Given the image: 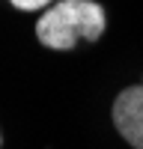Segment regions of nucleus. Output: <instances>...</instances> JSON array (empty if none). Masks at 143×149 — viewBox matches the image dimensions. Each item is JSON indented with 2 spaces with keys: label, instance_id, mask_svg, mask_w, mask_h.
<instances>
[{
  "label": "nucleus",
  "instance_id": "3",
  "mask_svg": "<svg viewBox=\"0 0 143 149\" xmlns=\"http://www.w3.org/2000/svg\"><path fill=\"white\" fill-rule=\"evenodd\" d=\"M6 3H12L15 9H21V12H39V9H48L51 0H6Z\"/></svg>",
  "mask_w": 143,
  "mask_h": 149
},
{
  "label": "nucleus",
  "instance_id": "1",
  "mask_svg": "<svg viewBox=\"0 0 143 149\" xmlns=\"http://www.w3.org/2000/svg\"><path fill=\"white\" fill-rule=\"evenodd\" d=\"M107 27L104 6L95 0H60L36 21V39L51 51H69L78 42H99Z\"/></svg>",
  "mask_w": 143,
  "mask_h": 149
},
{
  "label": "nucleus",
  "instance_id": "4",
  "mask_svg": "<svg viewBox=\"0 0 143 149\" xmlns=\"http://www.w3.org/2000/svg\"><path fill=\"white\" fill-rule=\"evenodd\" d=\"M0 143H3V137H0Z\"/></svg>",
  "mask_w": 143,
  "mask_h": 149
},
{
  "label": "nucleus",
  "instance_id": "2",
  "mask_svg": "<svg viewBox=\"0 0 143 149\" xmlns=\"http://www.w3.org/2000/svg\"><path fill=\"white\" fill-rule=\"evenodd\" d=\"M113 125L128 146L143 149V86H128L113 102Z\"/></svg>",
  "mask_w": 143,
  "mask_h": 149
}]
</instances>
